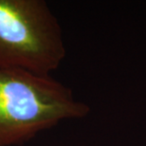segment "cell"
Returning <instances> with one entry per match:
<instances>
[{
    "label": "cell",
    "mask_w": 146,
    "mask_h": 146,
    "mask_svg": "<svg viewBox=\"0 0 146 146\" xmlns=\"http://www.w3.org/2000/svg\"><path fill=\"white\" fill-rule=\"evenodd\" d=\"M66 57L62 28L44 0H0V68L51 76Z\"/></svg>",
    "instance_id": "cell-2"
},
{
    "label": "cell",
    "mask_w": 146,
    "mask_h": 146,
    "mask_svg": "<svg viewBox=\"0 0 146 146\" xmlns=\"http://www.w3.org/2000/svg\"><path fill=\"white\" fill-rule=\"evenodd\" d=\"M86 104L52 76L0 68V146H20L66 119H83Z\"/></svg>",
    "instance_id": "cell-1"
}]
</instances>
